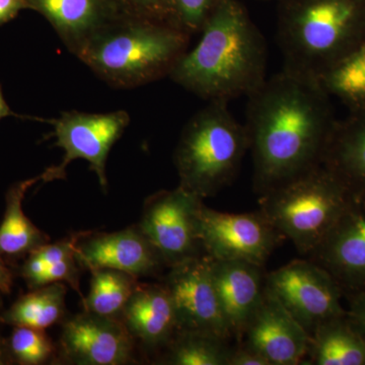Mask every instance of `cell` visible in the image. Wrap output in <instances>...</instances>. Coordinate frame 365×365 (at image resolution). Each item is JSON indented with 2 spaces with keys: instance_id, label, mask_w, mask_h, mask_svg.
<instances>
[{
  "instance_id": "ac0fdd59",
  "label": "cell",
  "mask_w": 365,
  "mask_h": 365,
  "mask_svg": "<svg viewBox=\"0 0 365 365\" xmlns=\"http://www.w3.org/2000/svg\"><path fill=\"white\" fill-rule=\"evenodd\" d=\"M322 165L355 196L365 194V109L349 111L336 121Z\"/></svg>"
},
{
  "instance_id": "d6986e66",
  "label": "cell",
  "mask_w": 365,
  "mask_h": 365,
  "mask_svg": "<svg viewBox=\"0 0 365 365\" xmlns=\"http://www.w3.org/2000/svg\"><path fill=\"white\" fill-rule=\"evenodd\" d=\"M39 181H43V174L16 182L7 191L6 211L0 225V256L9 265L50 242L49 235L36 227L23 210L26 192Z\"/></svg>"
},
{
  "instance_id": "2e32d148",
  "label": "cell",
  "mask_w": 365,
  "mask_h": 365,
  "mask_svg": "<svg viewBox=\"0 0 365 365\" xmlns=\"http://www.w3.org/2000/svg\"><path fill=\"white\" fill-rule=\"evenodd\" d=\"M356 199V198H355ZM348 206L312 252L316 263L348 284H365V213Z\"/></svg>"
},
{
  "instance_id": "9a60e30c",
  "label": "cell",
  "mask_w": 365,
  "mask_h": 365,
  "mask_svg": "<svg viewBox=\"0 0 365 365\" xmlns=\"http://www.w3.org/2000/svg\"><path fill=\"white\" fill-rule=\"evenodd\" d=\"M216 292L232 338L242 341L245 330L260 306L266 289L263 266L245 261L212 259Z\"/></svg>"
},
{
  "instance_id": "e575fe53",
  "label": "cell",
  "mask_w": 365,
  "mask_h": 365,
  "mask_svg": "<svg viewBox=\"0 0 365 365\" xmlns=\"http://www.w3.org/2000/svg\"><path fill=\"white\" fill-rule=\"evenodd\" d=\"M4 309H2V299L1 297H0V316H1V313ZM0 324H1V321H0Z\"/></svg>"
},
{
  "instance_id": "d4e9b609",
  "label": "cell",
  "mask_w": 365,
  "mask_h": 365,
  "mask_svg": "<svg viewBox=\"0 0 365 365\" xmlns=\"http://www.w3.org/2000/svg\"><path fill=\"white\" fill-rule=\"evenodd\" d=\"M318 81L331 98H337L349 111L365 109V41L322 74Z\"/></svg>"
},
{
  "instance_id": "8fae6325",
  "label": "cell",
  "mask_w": 365,
  "mask_h": 365,
  "mask_svg": "<svg viewBox=\"0 0 365 365\" xmlns=\"http://www.w3.org/2000/svg\"><path fill=\"white\" fill-rule=\"evenodd\" d=\"M163 284L177 319V332L192 331L232 338L216 292L212 259L205 255L170 267Z\"/></svg>"
},
{
  "instance_id": "7c38bea8",
  "label": "cell",
  "mask_w": 365,
  "mask_h": 365,
  "mask_svg": "<svg viewBox=\"0 0 365 365\" xmlns=\"http://www.w3.org/2000/svg\"><path fill=\"white\" fill-rule=\"evenodd\" d=\"M136 341L120 318L83 311L62 322L60 359L78 365H124L134 361Z\"/></svg>"
},
{
  "instance_id": "836d02e7",
  "label": "cell",
  "mask_w": 365,
  "mask_h": 365,
  "mask_svg": "<svg viewBox=\"0 0 365 365\" xmlns=\"http://www.w3.org/2000/svg\"><path fill=\"white\" fill-rule=\"evenodd\" d=\"M14 113L11 111L9 106L7 105L6 98L4 97L1 88H0V120L9 116H14Z\"/></svg>"
},
{
  "instance_id": "603a6c76",
  "label": "cell",
  "mask_w": 365,
  "mask_h": 365,
  "mask_svg": "<svg viewBox=\"0 0 365 365\" xmlns=\"http://www.w3.org/2000/svg\"><path fill=\"white\" fill-rule=\"evenodd\" d=\"M91 273L90 292L81 300L83 311L119 318L127 300L138 287V278L108 268L95 269Z\"/></svg>"
},
{
  "instance_id": "44dd1931",
  "label": "cell",
  "mask_w": 365,
  "mask_h": 365,
  "mask_svg": "<svg viewBox=\"0 0 365 365\" xmlns=\"http://www.w3.org/2000/svg\"><path fill=\"white\" fill-rule=\"evenodd\" d=\"M66 292L67 288L62 282L30 289L2 311L0 321L4 325L46 330L66 319Z\"/></svg>"
},
{
  "instance_id": "d6a6232c",
  "label": "cell",
  "mask_w": 365,
  "mask_h": 365,
  "mask_svg": "<svg viewBox=\"0 0 365 365\" xmlns=\"http://www.w3.org/2000/svg\"><path fill=\"white\" fill-rule=\"evenodd\" d=\"M9 364H14V361L9 353L7 339L0 336V365Z\"/></svg>"
},
{
  "instance_id": "1f68e13d",
  "label": "cell",
  "mask_w": 365,
  "mask_h": 365,
  "mask_svg": "<svg viewBox=\"0 0 365 365\" xmlns=\"http://www.w3.org/2000/svg\"><path fill=\"white\" fill-rule=\"evenodd\" d=\"M13 284V271L9 268V264L0 256V294H11Z\"/></svg>"
},
{
  "instance_id": "5b68a950",
  "label": "cell",
  "mask_w": 365,
  "mask_h": 365,
  "mask_svg": "<svg viewBox=\"0 0 365 365\" xmlns=\"http://www.w3.org/2000/svg\"><path fill=\"white\" fill-rule=\"evenodd\" d=\"M357 198L325 165H319L262 194L260 211L302 254H311Z\"/></svg>"
},
{
  "instance_id": "484cf974",
  "label": "cell",
  "mask_w": 365,
  "mask_h": 365,
  "mask_svg": "<svg viewBox=\"0 0 365 365\" xmlns=\"http://www.w3.org/2000/svg\"><path fill=\"white\" fill-rule=\"evenodd\" d=\"M7 345L14 364H49L56 359L58 352V348L45 330L29 327H14L13 332L7 339Z\"/></svg>"
},
{
  "instance_id": "f546056e",
  "label": "cell",
  "mask_w": 365,
  "mask_h": 365,
  "mask_svg": "<svg viewBox=\"0 0 365 365\" xmlns=\"http://www.w3.org/2000/svg\"><path fill=\"white\" fill-rule=\"evenodd\" d=\"M28 7L30 4L26 0H0V25L11 20L21 9Z\"/></svg>"
},
{
  "instance_id": "6da1fadb",
  "label": "cell",
  "mask_w": 365,
  "mask_h": 365,
  "mask_svg": "<svg viewBox=\"0 0 365 365\" xmlns=\"http://www.w3.org/2000/svg\"><path fill=\"white\" fill-rule=\"evenodd\" d=\"M248 98L245 126L258 193L322 165L337 119L317 79L283 68Z\"/></svg>"
},
{
  "instance_id": "277c9868",
  "label": "cell",
  "mask_w": 365,
  "mask_h": 365,
  "mask_svg": "<svg viewBox=\"0 0 365 365\" xmlns=\"http://www.w3.org/2000/svg\"><path fill=\"white\" fill-rule=\"evenodd\" d=\"M227 104L209 102L197 113L182 130L175 153L179 186L202 199L232 182L249 150L246 126Z\"/></svg>"
},
{
  "instance_id": "5bb4252c",
  "label": "cell",
  "mask_w": 365,
  "mask_h": 365,
  "mask_svg": "<svg viewBox=\"0 0 365 365\" xmlns=\"http://www.w3.org/2000/svg\"><path fill=\"white\" fill-rule=\"evenodd\" d=\"M244 344L261 354L270 365L302 364L311 336L266 287L260 306L245 330Z\"/></svg>"
},
{
  "instance_id": "4316f807",
  "label": "cell",
  "mask_w": 365,
  "mask_h": 365,
  "mask_svg": "<svg viewBox=\"0 0 365 365\" xmlns=\"http://www.w3.org/2000/svg\"><path fill=\"white\" fill-rule=\"evenodd\" d=\"M217 0H165V21L187 35L200 32Z\"/></svg>"
},
{
  "instance_id": "7402d4cb",
  "label": "cell",
  "mask_w": 365,
  "mask_h": 365,
  "mask_svg": "<svg viewBox=\"0 0 365 365\" xmlns=\"http://www.w3.org/2000/svg\"><path fill=\"white\" fill-rule=\"evenodd\" d=\"M44 14L62 35L86 40L93 35L103 14L102 0H26ZM81 41V42H83Z\"/></svg>"
},
{
  "instance_id": "f1b7e54d",
  "label": "cell",
  "mask_w": 365,
  "mask_h": 365,
  "mask_svg": "<svg viewBox=\"0 0 365 365\" xmlns=\"http://www.w3.org/2000/svg\"><path fill=\"white\" fill-rule=\"evenodd\" d=\"M349 321L365 339V292L357 294L353 299Z\"/></svg>"
},
{
  "instance_id": "e0dca14e",
  "label": "cell",
  "mask_w": 365,
  "mask_h": 365,
  "mask_svg": "<svg viewBox=\"0 0 365 365\" xmlns=\"http://www.w3.org/2000/svg\"><path fill=\"white\" fill-rule=\"evenodd\" d=\"M132 337L148 349L167 347L177 333L174 304L163 283H140L119 317Z\"/></svg>"
},
{
  "instance_id": "30bf717a",
  "label": "cell",
  "mask_w": 365,
  "mask_h": 365,
  "mask_svg": "<svg viewBox=\"0 0 365 365\" xmlns=\"http://www.w3.org/2000/svg\"><path fill=\"white\" fill-rule=\"evenodd\" d=\"M199 237L203 251L213 260L264 266L282 235L260 210L227 213L203 203L199 212Z\"/></svg>"
},
{
  "instance_id": "ba28073f",
  "label": "cell",
  "mask_w": 365,
  "mask_h": 365,
  "mask_svg": "<svg viewBox=\"0 0 365 365\" xmlns=\"http://www.w3.org/2000/svg\"><path fill=\"white\" fill-rule=\"evenodd\" d=\"M266 287L309 334L344 316L337 282L316 262L294 260L266 274Z\"/></svg>"
},
{
  "instance_id": "cb8c5ba5",
  "label": "cell",
  "mask_w": 365,
  "mask_h": 365,
  "mask_svg": "<svg viewBox=\"0 0 365 365\" xmlns=\"http://www.w3.org/2000/svg\"><path fill=\"white\" fill-rule=\"evenodd\" d=\"M227 341L213 334L180 331L168 344L162 364L228 365L232 348Z\"/></svg>"
},
{
  "instance_id": "52a82bcc",
  "label": "cell",
  "mask_w": 365,
  "mask_h": 365,
  "mask_svg": "<svg viewBox=\"0 0 365 365\" xmlns=\"http://www.w3.org/2000/svg\"><path fill=\"white\" fill-rule=\"evenodd\" d=\"M202 204V198L180 186L158 191L144 201L137 225L168 267L202 255L199 237Z\"/></svg>"
},
{
  "instance_id": "9c48e42d",
  "label": "cell",
  "mask_w": 365,
  "mask_h": 365,
  "mask_svg": "<svg viewBox=\"0 0 365 365\" xmlns=\"http://www.w3.org/2000/svg\"><path fill=\"white\" fill-rule=\"evenodd\" d=\"M130 118L126 112L106 114L66 112L52 121L56 138L55 145L66 153L58 167L49 168L43 173V182L64 179L69 163L76 160L90 163L91 170L97 174L103 190H107L106 163L108 155L118 139L128 126Z\"/></svg>"
},
{
  "instance_id": "ffe728a7",
  "label": "cell",
  "mask_w": 365,
  "mask_h": 365,
  "mask_svg": "<svg viewBox=\"0 0 365 365\" xmlns=\"http://www.w3.org/2000/svg\"><path fill=\"white\" fill-rule=\"evenodd\" d=\"M307 354L309 364L365 365V339L349 319L337 317L314 329Z\"/></svg>"
},
{
  "instance_id": "3957f363",
  "label": "cell",
  "mask_w": 365,
  "mask_h": 365,
  "mask_svg": "<svg viewBox=\"0 0 365 365\" xmlns=\"http://www.w3.org/2000/svg\"><path fill=\"white\" fill-rule=\"evenodd\" d=\"M284 69L317 79L365 41V0H277Z\"/></svg>"
},
{
  "instance_id": "4fadbf2b",
  "label": "cell",
  "mask_w": 365,
  "mask_h": 365,
  "mask_svg": "<svg viewBox=\"0 0 365 365\" xmlns=\"http://www.w3.org/2000/svg\"><path fill=\"white\" fill-rule=\"evenodd\" d=\"M76 258L81 268L114 269L136 278L150 277L163 267L162 257L138 225L114 232H81Z\"/></svg>"
},
{
  "instance_id": "4dcf8cb0",
  "label": "cell",
  "mask_w": 365,
  "mask_h": 365,
  "mask_svg": "<svg viewBox=\"0 0 365 365\" xmlns=\"http://www.w3.org/2000/svg\"><path fill=\"white\" fill-rule=\"evenodd\" d=\"M146 14L153 16V20L165 21V0H132Z\"/></svg>"
},
{
  "instance_id": "83f0119b",
  "label": "cell",
  "mask_w": 365,
  "mask_h": 365,
  "mask_svg": "<svg viewBox=\"0 0 365 365\" xmlns=\"http://www.w3.org/2000/svg\"><path fill=\"white\" fill-rule=\"evenodd\" d=\"M228 365H270L261 354L244 344L232 348Z\"/></svg>"
},
{
  "instance_id": "8992f818",
  "label": "cell",
  "mask_w": 365,
  "mask_h": 365,
  "mask_svg": "<svg viewBox=\"0 0 365 365\" xmlns=\"http://www.w3.org/2000/svg\"><path fill=\"white\" fill-rule=\"evenodd\" d=\"M188 35L165 21H145L81 43L79 56L98 73L120 85H135L170 73L186 52Z\"/></svg>"
},
{
  "instance_id": "7a4b0ae2",
  "label": "cell",
  "mask_w": 365,
  "mask_h": 365,
  "mask_svg": "<svg viewBox=\"0 0 365 365\" xmlns=\"http://www.w3.org/2000/svg\"><path fill=\"white\" fill-rule=\"evenodd\" d=\"M202 37L170 69L172 78L209 102L249 97L266 81L265 39L239 0H217Z\"/></svg>"
}]
</instances>
